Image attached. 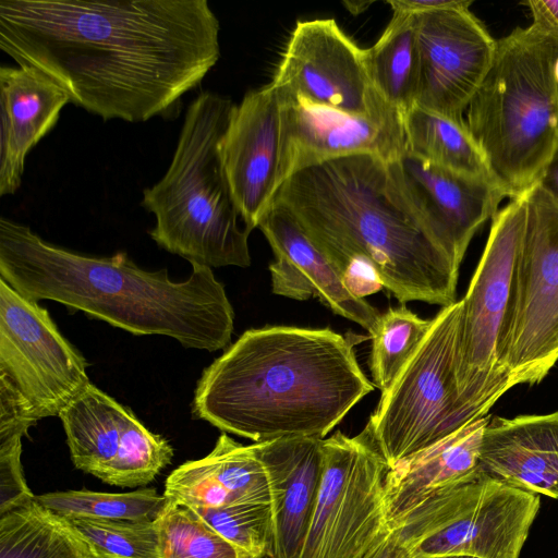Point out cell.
Here are the masks:
<instances>
[{"label": "cell", "mask_w": 558, "mask_h": 558, "mask_svg": "<svg viewBox=\"0 0 558 558\" xmlns=\"http://www.w3.org/2000/svg\"><path fill=\"white\" fill-rule=\"evenodd\" d=\"M207 0H0V49L108 121L169 117L220 58Z\"/></svg>", "instance_id": "cell-1"}, {"label": "cell", "mask_w": 558, "mask_h": 558, "mask_svg": "<svg viewBox=\"0 0 558 558\" xmlns=\"http://www.w3.org/2000/svg\"><path fill=\"white\" fill-rule=\"evenodd\" d=\"M272 201L295 216L356 295L357 280L372 275L401 304L457 302L461 264L407 204L380 157L355 154L301 169Z\"/></svg>", "instance_id": "cell-2"}, {"label": "cell", "mask_w": 558, "mask_h": 558, "mask_svg": "<svg viewBox=\"0 0 558 558\" xmlns=\"http://www.w3.org/2000/svg\"><path fill=\"white\" fill-rule=\"evenodd\" d=\"M329 328L248 329L206 367L193 414L222 433L263 442L324 437L374 385L354 345Z\"/></svg>", "instance_id": "cell-3"}, {"label": "cell", "mask_w": 558, "mask_h": 558, "mask_svg": "<svg viewBox=\"0 0 558 558\" xmlns=\"http://www.w3.org/2000/svg\"><path fill=\"white\" fill-rule=\"evenodd\" d=\"M0 278L29 301L59 302L136 336H167L210 352L231 341L234 312L209 267L192 264L177 282L166 268L144 270L123 252L75 253L2 217Z\"/></svg>", "instance_id": "cell-4"}, {"label": "cell", "mask_w": 558, "mask_h": 558, "mask_svg": "<svg viewBox=\"0 0 558 558\" xmlns=\"http://www.w3.org/2000/svg\"><path fill=\"white\" fill-rule=\"evenodd\" d=\"M465 124L510 199L537 184L558 142V32L539 19L496 41Z\"/></svg>", "instance_id": "cell-5"}, {"label": "cell", "mask_w": 558, "mask_h": 558, "mask_svg": "<svg viewBox=\"0 0 558 558\" xmlns=\"http://www.w3.org/2000/svg\"><path fill=\"white\" fill-rule=\"evenodd\" d=\"M234 107L228 97L199 93L185 111L168 170L143 191L141 205L156 218L150 238L191 265H251L250 231L239 226L220 155Z\"/></svg>", "instance_id": "cell-6"}, {"label": "cell", "mask_w": 558, "mask_h": 558, "mask_svg": "<svg viewBox=\"0 0 558 558\" xmlns=\"http://www.w3.org/2000/svg\"><path fill=\"white\" fill-rule=\"evenodd\" d=\"M539 495L480 469L429 497L392 532L414 558H519Z\"/></svg>", "instance_id": "cell-7"}, {"label": "cell", "mask_w": 558, "mask_h": 558, "mask_svg": "<svg viewBox=\"0 0 558 558\" xmlns=\"http://www.w3.org/2000/svg\"><path fill=\"white\" fill-rule=\"evenodd\" d=\"M525 210L524 193L492 218L484 252L461 300L457 387L462 404L476 417L487 415L510 389L505 350Z\"/></svg>", "instance_id": "cell-8"}, {"label": "cell", "mask_w": 558, "mask_h": 558, "mask_svg": "<svg viewBox=\"0 0 558 558\" xmlns=\"http://www.w3.org/2000/svg\"><path fill=\"white\" fill-rule=\"evenodd\" d=\"M462 301L441 307L366 426L392 466L476 417L458 395L456 363Z\"/></svg>", "instance_id": "cell-9"}, {"label": "cell", "mask_w": 558, "mask_h": 558, "mask_svg": "<svg viewBox=\"0 0 558 558\" xmlns=\"http://www.w3.org/2000/svg\"><path fill=\"white\" fill-rule=\"evenodd\" d=\"M389 466L367 426L322 440V475L299 558H367L392 533L384 482Z\"/></svg>", "instance_id": "cell-10"}, {"label": "cell", "mask_w": 558, "mask_h": 558, "mask_svg": "<svg viewBox=\"0 0 558 558\" xmlns=\"http://www.w3.org/2000/svg\"><path fill=\"white\" fill-rule=\"evenodd\" d=\"M86 367L47 310L0 278V407L31 426L59 416L90 384Z\"/></svg>", "instance_id": "cell-11"}, {"label": "cell", "mask_w": 558, "mask_h": 558, "mask_svg": "<svg viewBox=\"0 0 558 558\" xmlns=\"http://www.w3.org/2000/svg\"><path fill=\"white\" fill-rule=\"evenodd\" d=\"M505 350L509 388L539 384L558 361V202L525 193Z\"/></svg>", "instance_id": "cell-12"}, {"label": "cell", "mask_w": 558, "mask_h": 558, "mask_svg": "<svg viewBox=\"0 0 558 558\" xmlns=\"http://www.w3.org/2000/svg\"><path fill=\"white\" fill-rule=\"evenodd\" d=\"M270 83L310 104L351 116L401 113L374 87L364 49L333 19L296 22Z\"/></svg>", "instance_id": "cell-13"}, {"label": "cell", "mask_w": 558, "mask_h": 558, "mask_svg": "<svg viewBox=\"0 0 558 558\" xmlns=\"http://www.w3.org/2000/svg\"><path fill=\"white\" fill-rule=\"evenodd\" d=\"M59 417L74 465L106 484L143 486L171 463L168 440L92 383Z\"/></svg>", "instance_id": "cell-14"}, {"label": "cell", "mask_w": 558, "mask_h": 558, "mask_svg": "<svg viewBox=\"0 0 558 558\" xmlns=\"http://www.w3.org/2000/svg\"><path fill=\"white\" fill-rule=\"evenodd\" d=\"M420 75L415 105L458 123L495 56L496 41L470 9L413 13Z\"/></svg>", "instance_id": "cell-15"}, {"label": "cell", "mask_w": 558, "mask_h": 558, "mask_svg": "<svg viewBox=\"0 0 558 558\" xmlns=\"http://www.w3.org/2000/svg\"><path fill=\"white\" fill-rule=\"evenodd\" d=\"M276 90L281 113L280 185L294 172L330 159L372 154L389 162L407 148L402 113L351 116Z\"/></svg>", "instance_id": "cell-16"}, {"label": "cell", "mask_w": 558, "mask_h": 558, "mask_svg": "<svg viewBox=\"0 0 558 558\" xmlns=\"http://www.w3.org/2000/svg\"><path fill=\"white\" fill-rule=\"evenodd\" d=\"M387 168L407 204L460 264L474 234L509 197L495 181L445 169L407 148Z\"/></svg>", "instance_id": "cell-17"}, {"label": "cell", "mask_w": 558, "mask_h": 558, "mask_svg": "<svg viewBox=\"0 0 558 558\" xmlns=\"http://www.w3.org/2000/svg\"><path fill=\"white\" fill-rule=\"evenodd\" d=\"M281 113L271 83L235 105L220 145L223 171L251 232L280 187Z\"/></svg>", "instance_id": "cell-18"}, {"label": "cell", "mask_w": 558, "mask_h": 558, "mask_svg": "<svg viewBox=\"0 0 558 558\" xmlns=\"http://www.w3.org/2000/svg\"><path fill=\"white\" fill-rule=\"evenodd\" d=\"M257 228L276 256L269 265L275 294L298 301L316 298L335 314L369 333L374 330L381 313L349 288L340 270L284 205L272 201Z\"/></svg>", "instance_id": "cell-19"}, {"label": "cell", "mask_w": 558, "mask_h": 558, "mask_svg": "<svg viewBox=\"0 0 558 558\" xmlns=\"http://www.w3.org/2000/svg\"><path fill=\"white\" fill-rule=\"evenodd\" d=\"M322 440L282 437L254 442L269 484L271 543L267 558H299L322 475Z\"/></svg>", "instance_id": "cell-20"}, {"label": "cell", "mask_w": 558, "mask_h": 558, "mask_svg": "<svg viewBox=\"0 0 558 558\" xmlns=\"http://www.w3.org/2000/svg\"><path fill=\"white\" fill-rule=\"evenodd\" d=\"M69 95L29 66L0 68V196L17 192L26 156L50 132Z\"/></svg>", "instance_id": "cell-21"}, {"label": "cell", "mask_w": 558, "mask_h": 558, "mask_svg": "<svg viewBox=\"0 0 558 558\" xmlns=\"http://www.w3.org/2000/svg\"><path fill=\"white\" fill-rule=\"evenodd\" d=\"M478 469L510 486L558 499V411L490 417Z\"/></svg>", "instance_id": "cell-22"}, {"label": "cell", "mask_w": 558, "mask_h": 558, "mask_svg": "<svg viewBox=\"0 0 558 558\" xmlns=\"http://www.w3.org/2000/svg\"><path fill=\"white\" fill-rule=\"evenodd\" d=\"M163 495L170 502L190 508L270 506L267 473L254 444L242 445L227 433L206 457L172 471Z\"/></svg>", "instance_id": "cell-23"}, {"label": "cell", "mask_w": 558, "mask_h": 558, "mask_svg": "<svg viewBox=\"0 0 558 558\" xmlns=\"http://www.w3.org/2000/svg\"><path fill=\"white\" fill-rule=\"evenodd\" d=\"M489 418L487 414L469 422L388 469L384 495L391 532L429 497L478 469L482 438Z\"/></svg>", "instance_id": "cell-24"}, {"label": "cell", "mask_w": 558, "mask_h": 558, "mask_svg": "<svg viewBox=\"0 0 558 558\" xmlns=\"http://www.w3.org/2000/svg\"><path fill=\"white\" fill-rule=\"evenodd\" d=\"M0 558H96L88 542L36 498L0 514Z\"/></svg>", "instance_id": "cell-25"}, {"label": "cell", "mask_w": 558, "mask_h": 558, "mask_svg": "<svg viewBox=\"0 0 558 558\" xmlns=\"http://www.w3.org/2000/svg\"><path fill=\"white\" fill-rule=\"evenodd\" d=\"M365 51L371 81L402 114L415 106L420 56L413 13L395 11L379 39Z\"/></svg>", "instance_id": "cell-26"}, {"label": "cell", "mask_w": 558, "mask_h": 558, "mask_svg": "<svg viewBox=\"0 0 558 558\" xmlns=\"http://www.w3.org/2000/svg\"><path fill=\"white\" fill-rule=\"evenodd\" d=\"M407 149L445 169L495 181L465 123L413 106L403 114Z\"/></svg>", "instance_id": "cell-27"}, {"label": "cell", "mask_w": 558, "mask_h": 558, "mask_svg": "<svg viewBox=\"0 0 558 558\" xmlns=\"http://www.w3.org/2000/svg\"><path fill=\"white\" fill-rule=\"evenodd\" d=\"M47 509L64 518L155 521L168 504L154 488L131 493L90 490L56 492L35 497Z\"/></svg>", "instance_id": "cell-28"}, {"label": "cell", "mask_w": 558, "mask_h": 558, "mask_svg": "<svg viewBox=\"0 0 558 558\" xmlns=\"http://www.w3.org/2000/svg\"><path fill=\"white\" fill-rule=\"evenodd\" d=\"M433 319H423L404 305L380 314L369 333L373 385L385 392L427 335Z\"/></svg>", "instance_id": "cell-29"}, {"label": "cell", "mask_w": 558, "mask_h": 558, "mask_svg": "<svg viewBox=\"0 0 558 558\" xmlns=\"http://www.w3.org/2000/svg\"><path fill=\"white\" fill-rule=\"evenodd\" d=\"M155 523L160 558H253L186 506L168 500Z\"/></svg>", "instance_id": "cell-30"}, {"label": "cell", "mask_w": 558, "mask_h": 558, "mask_svg": "<svg viewBox=\"0 0 558 558\" xmlns=\"http://www.w3.org/2000/svg\"><path fill=\"white\" fill-rule=\"evenodd\" d=\"M96 558H160L155 521L66 518Z\"/></svg>", "instance_id": "cell-31"}, {"label": "cell", "mask_w": 558, "mask_h": 558, "mask_svg": "<svg viewBox=\"0 0 558 558\" xmlns=\"http://www.w3.org/2000/svg\"><path fill=\"white\" fill-rule=\"evenodd\" d=\"M191 509L221 536L253 558H267L271 543L270 506L238 505Z\"/></svg>", "instance_id": "cell-32"}, {"label": "cell", "mask_w": 558, "mask_h": 558, "mask_svg": "<svg viewBox=\"0 0 558 558\" xmlns=\"http://www.w3.org/2000/svg\"><path fill=\"white\" fill-rule=\"evenodd\" d=\"M27 430L0 426V514L35 499L21 464L22 437Z\"/></svg>", "instance_id": "cell-33"}, {"label": "cell", "mask_w": 558, "mask_h": 558, "mask_svg": "<svg viewBox=\"0 0 558 558\" xmlns=\"http://www.w3.org/2000/svg\"><path fill=\"white\" fill-rule=\"evenodd\" d=\"M392 12L422 13L444 9H470L472 0H388Z\"/></svg>", "instance_id": "cell-34"}, {"label": "cell", "mask_w": 558, "mask_h": 558, "mask_svg": "<svg viewBox=\"0 0 558 558\" xmlns=\"http://www.w3.org/2000/svg\"><path fill=\"white\" fill-rule=\"evenodd\" d=\"M537 185L558 202V142L543 171Z\"/></svg>", "instance_id": "cell-35"}, {"label": "cell", "mask_w": 558, "mask_h": 558, "mask_svg": "<svg viewBox=\"0 0 558 558\" xmlns=\"http://www.w3.org/2000/svg\"><path fill=\"white\" fill-rule=\"evenodd\" d=\"M526 5L533 19H539L558 32V0H530Z\"/></svg>", "instance_id": "cell-36"}, {"label": "cell", "mask_w": 558, "mask_h": 558, "mask_svg": "<svg viewBox=\"0 0 558 558\" xmlns=\"http://www.w3.org/2000/svg\"><path fill=\"white\" fill-rule=\"evenodd\" d=\"M367 558H414L407 546L391 533L390 536Z\"/></svg>", "instance_id": "cell-37"}, {"label": "cell", "mask_w": 558, "mask_h": 558, "mask_svg": "<svg viewBox=\"0 0 558 558\" xmlns=\"http://www.w3.org/2000/svg\"><path fill=\"white\" fill-rule=\"evenodd\" d=\"M372 3H373L372 1L371 2L369 1H367V2L344 1L343 5L351 14L357 15V14L362 13L363 11H365L369 5H372Z\"/></svg>", "instance_id": "cell-38"}, {"label": "cell", "mask_w": 558, "mask_h": 558, "mask_svg": "<svg viewBox=\"0 0 558 558\" xmlns=\"http://www.w3.org/2000/svg\"><path fill=\"white\" fill-rule=\"evenodd\" d=\"M417 558H422V557H417ZM439 558H468V557H439Z\"/></svg>", "instance_id": "cell-39"}, {"label": "cell", "mask_w": 558, "mask_h": 558, "mask_svg": "<svg viewBox=\"0 0 558 558\" xmlns=\"http://www.w3.org/2000/svg\"><path fill=\"white\" fill-rule=\"evenodd\" d=\"M468 558H470V557H468Z\"/></svg>", "instance_id": "cell-40"}]
</instances>
